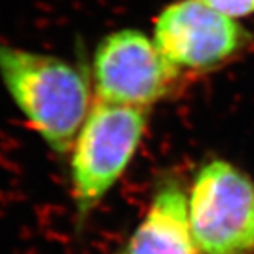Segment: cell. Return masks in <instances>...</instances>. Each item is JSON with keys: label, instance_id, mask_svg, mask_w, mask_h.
<instances>
[{"label": "cell", "instance_id": "3", "mask_svg": "<svg viewBox=\"0 0 254 254\" xmlns=\"http://www.w3.org/2000/svg\"><path fill=\"white\" fill-rule=\"evenodd\" d=\"M189 219L201 254H251L254 181L227 161H210L196 175Z\"/></svg>", "mask_w": 254, "mask_h": 254}, {"label": "cell", "instance_id": "4", "mask_svg": "<svg viewBox=\"0 0 254 254\" xmlns=\"http://www.w3.org/2000/svg\"><path fill=\"white\" fill-rule=\"evenodd\" d=\"M179 69L147 35L121 29L101 40L94 57L98 101L146 109L169 94Z\"/></svg>", "mask_w": 254, "mask_h": 254}, {"label": "cell", "instance_id": "2", "mask_svg": "<svg viewBox=\"0 0 254 254\" xmlns=\"http://www.w3.org/2000/svg\"><path fill=\"white\" fill-rule=\"evenodd\" d=\"M147 124L146 109L98 101L72 149V186L80 216L111 190L133 158Z\"/></svg>", "mask_w": 254, "mask_h": 254}, {"label": "cell", "instance_id": "7", "mask_svg": "<svg viewBox=\"0 0 254 254\" xmlns=\"http://www.w3.org/2000/svg\"><path fill=\"white\" fill-rule=\"evenodd\" d=\"M199 2L231 17V19L254 14V0H199Z\"/></svg>", "mask_w": 254, "mask_h": 254}, {"label": "cell", "instance_id": "5", "mask_svg": "<svg viewBox=\"0 0 254 254\" xmlns=\"http://www.w3.org/2000/svg\"><path fill=\"white\" fill-rule=\"evenodd\" d=\"M153 42L178 69L210 70L238 54L247 34L236 19L199 0H179L159 14Z\"/></svg>", "mask_w": 254, "mask_h": 254}, {"label": "cell", "instance_id": "1", "mask_svg": "<svg viewBox=\"0 0 254 254\" xmlns=\"http://www.w3.org/2000/svg\"><path fill=\"white\" fill-rule=\"evenodd\" d=\"M0 77L48 146L57 153L69 152L90 111L83 72L59 57L0 42Z\"/></svg>", "mask_w": 254, "mask_h": 254}, {"label": "cell", "instance_id": "6", "mask_svg": "<svg viewBox=\"0 0 254 254\" xmlns=\"http://www.w3.org/2000/svg\"><path fill=\"white\" fill-rule=\"evenodd\" d=\"M189 219V197L175 184L162 187L133 233L127 254H197Z\"/></svg>", "mask_w": 254, "mask_h": 254}]
</instances>
